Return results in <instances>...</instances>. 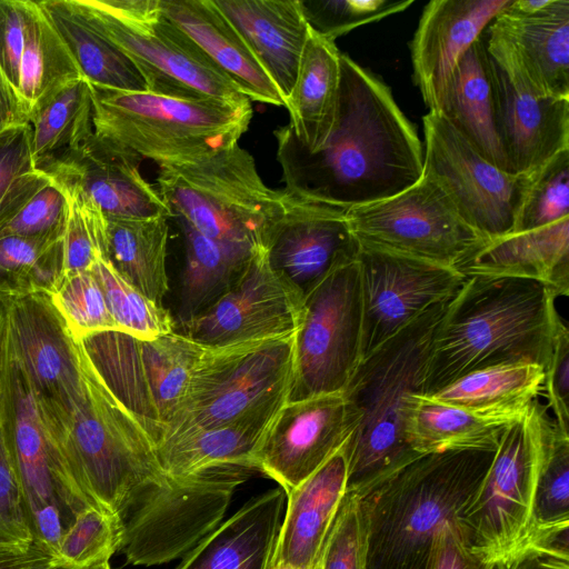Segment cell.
Segmentation results:
<instances>
[{
  "label": "cell",
  "mask_w": 569,
  "mask_h": 569,
  "mask_svg": "<svg viewBox=\"0 0 569 569\" xmlns=\"http://www.w3.org/2000/svg\"><path fill=\"white\" fill-rule=\"evenodd\" d=\"M69 217L67 193L50 179L0 231L7 236L63 238Z\"/></svg>",
  "instance_id": "51"
},
{
  "label": "cell",
  "mask_w": 569,
  "mask_h": 569,
  "mask_svg": "<svg viewBox=\"0 0 569 569\" xmlns=\"http://www.w3.org/2000/svg\"><path fill=\"white\" fill-rule=\"evenodd\" d=\"M69 217L63 234L64 276L90 271L108 260V219L91 202L68 194Z\"/></svg>",
  "instance_id": "49"
},
{
  "label": "cell",
  "mask_w": 569,
  "mask_h": 569,
  "mask_svg": "<svg viewBox=\"0 0 569 569\" xmlns=\"http://www.w3.org/2000/svg\"><path fill=\"white\" fill-rule=\"evenodd\" d=\"M78 341L108 389L140 420L158 447L202 346L176 331L141 339L106 330Z\"/></svg>",
  "instance_id": "12"
},
{
  "label": "cell",
  "mask_w": 569,
  "mask_h": 569,
  "mask_svg": "<svg viewBox=\"0 0 569 569\" xmlns=\"http://www.w3.org/2000/svg\"><path fill=\"white\" fill-rule=\"evenodd\" d=\"M470 545L460 521H446L432 538L423 569H493Z\"/></svg>",
  "instance_id": "52"
},
{
  "label": "cell",
  "mask_w": 569,
  "mask_h": 569,
  "mask_svg": "<svg viewBox=\"0 0 569 569\" xmlns=\"http://www.w3.org/2000/svg\"><path fill=\"white\" fill-rule=\"evenodd\" d=\"M448 302L431 306L360 359L342 390L348 492L361 498L422 456L407 442L406 407L411 395H422L431 338Z\"/></svg>",
  "instance_id": "3"
},
{
  "label": "cell",
  "mask_w": 569,
  "mask_h": 569,
  "mask_svg": "<svg viewBox=\"0 0 569 569\" xmlns=\"http://www.w3.org/2000/svg\"><path fill=\"white\" fill-rule=\"evenodd\" d=\"M511 0H432L410 42L413 80L429 111L440 112L452 72Z\"/></svg>",
  "instance_id": "25"
},
{
  "label": "cell",
  "mask_w": 569,
  "mask_h": 569,
  "mask_svg": "<svg viewBox=\"0 0 569 569\" xmlns=\"http://www.w3.org/2000/svg\"><path fill=\"white\" fill-rule=\"evenodd\" d=\"M340 59L335 42L309 30L293 87L284 102L290 114L288 124L309 152L322 148L332 131L339 100Z\"/></svg>",
  "instance_id": "34"
},
{
  "label": "cell",
  "mask_w": 569,
  "mask_h": 569,
  "mask_svg": "<svg viewBox=\"0 0 569 569\" xmlns=\"http://www.w3.org/2000/svg\"><path fill=\"white\" fill-rule=\"evenodd\" d=\"M457 271L465 277H513L537 280L558 297L569 293V218L542 228L487 240Z\"/></svg>",
  "instance_id": "31"
},
{
  "label": "cell",
  "mask_w": 569,
  "mask_h": 569,
  "mask_svg": "<svg viewBox=\"0 0 569 569\" xmlns=\"http://www.w3.org/2000/svg\"><path fill=\"white\" fill-rule=\"evenodd\" d=\"M256 469L214 465L167 476L146 490L123 519L120 551L134 566H156L184 557L222 521L237 488Z\"/></svg>",
  "instance_id": "8"
},
{
  "label": "cell",
  "mask_w": 569,
  "mask_h": 569,
  "mask_svg": "<svg viewBox=\"0 0 569 569\" xmlns=\"http://www.w3.org/2000/svg\"><path fill=\"white\" fill-rule=\"evenodd\" d=\"M549 419L547 409L536 400L506 429L461 516L470 545L495 567L528 546Z\"/></svg>",
  "instance_id": "10"
},
{
  "label": "cell",
  "mask_w": 569,
  "mask_h": 569,
  "mask_svg": "<svg viewBox=\"0 0 569 569\" xmlns=\"http://www.w3.org/2000/svg\"><path fill=\"white\" fill-rule=\"evenodd\" d=\"M0 69L31 114L63 84L82 78L40 1L0 0Z\"/></svg>",
  "instance_id": "24"
},
{
  "label": "cell",
  "mask_w": 569,
  "mask_h": 569,
  "mask_svg": "<svg viewBox=\"0 0 569 569\" xmlns=\"http://www.w3.org/2000/svg\"><path fill=\"white\" fill-rule=\"evenodd\" d=\"M63 276V238H0V296L50 295Z\"/></svg>",
  "instance_id": "42"
},
{
  "label": "cell",
  "mask_w": 569,
  "mask_h": 569,
  "mask_svg": "<svg viewBox=\"0 0 569 569\" xmlns=\"http://www.w3.org/2000/svg\"><path fill=\"white\" fill-rule=\"evenodd\" d=\"M30 141L29 123L0 132V201L19 177L34 170Z\"/></svg>",
  "instance_id": "54"
},
{
  "label": "cell",
  "mask_w": 569,
  "mask_h": 569,
  "mask_svg": "<svg viewBox=\"0 0 569 569\" xmlns=\"http://www.w3.org/2000/svg\"><path fill=\"white\" fill-rule=\"evenodd\" d=\"M422 123L423 173L486 240L512 232L530 176L487 161L440 112L429 111Z\"/></svg>",
  "instance_id": "16"
},
{
  "label": "cell",
  "mask_w": 569,
  "mask_h": 569,
  "mask_svg": "<svg viewBox=\"0 0 569 569\" xmlns=\"http://www.w3.org/2000/svg\"><path fill=\"white\" fill-rule=\"evenodd\" d=\"M512 2L487 27L490 58L517 90L569 99V0H547L536 11Z\"/></svg>",
  "instance_id": "19"
},
{
  "label": "cell",
  "mask_w": 569,
  "mask_h": 569,
  "mask_svg": "<svg viewBox=\"0 0 569 569\" xmlns=\"http://www.w3.org/2000/svg\"><path fill=\"white\" fill-rule=\"evenodd\" d=\"M50 569H54V568H50Z\"/></svg>",
  "instance_id": "62"
},
{
  "label": "cell",
  "mask_w": 569,
  "mask_h": 569,
  "mask_svg": "<svg viewBox=\"0 0 569 569\" xmlns=\"http://www.w3.org/2000/svg\"><path fill=\"white\" fill-rule=\"evenodd\" d=\"M176 221L184 247L177 317L184 326L232 287L258 249L209 239L187 222Z\"/></svg>",
  "instance_id": "36"
},
{
  "label": "cell",
  "mask_w": 569,
  "mask_h": 569,
  "mask_svg": "<svg viewBox=\"0 0 569 569\" xmlns=\"http://www.w3.org/2000/svg\"><path fill=\"white\" fill-rule=\"evenodd\" d=\"M160 9L250 101L284 107L278 88L212 0H160Z\"/></svg>",
  "instance_id": "30"
},
{
  "label": "cell",
  "mask_w": 569,
  "mask_h": 569,
  "mask_svg": "<svg viewBox=\"0 0 569 569\" xmlns=\"http://www.w3.org/2000/svg\"><path fill=\"white\" fill-rule=\"evenodd\" d=\"M90 569H112L109 562H103L100 565H97Z\"/></svg>",
  "instance_id": "60"
},
{
  "label": "cell",
  "mask_w": 569,
  "mask_h": 569,
  "mask_svg": "<svg viewBox=\"0 0 569 569\" xmlns=\"http://www.w3.org/2000/svg\"><path fill=\"white\" fill-rule=\"evenodd\" d=\"M493 67L500 141L513 173L530 176L569 150V99L519 91Z\"/></svg>",
  "instance_id": "26"
},
{
  "label": "cell",
  "mask_w": 569,
  "mask_h": 569,
  "mask_svg": "<svg viewBox=\"0 0 569 569\" xmlns=\"http://www.w3.org/2000/svg\"><path fill=\"white\" fill-rule=\"evenodd\" d=\"M33 536L6 417L0 422V545L28 548Z\"/></svg>",
  "instance_id": "50"
},
{
  "label": "cell",
  "mask_w": 569,
  "mask_h": 569,
  "mask_svg": "<svg viewBox=\"0 0 569 569\" xmlns=\"http://www.w3.org/2000/svg\"><path fill=\"white\" fill-rule=\"evenodd\" d=\"M40 3L82 78L90 84L120 91H147L134 62L89 22L74 0H43Z\"/></svg>",
  "instance_id": "37"
},
{
  "label": "cell",
  "mask_w": 569,
  "mask_h": 569,
  "mask_svg": "<svg viewBox=\"0 0 569 569\" xmlns=\"http://www.w3.org/2000/svg\"><path fill=\"white\" fill-rule=\"evenodd\" d=\"M7 425L33 543L53 559L74 516L98 506L48 429L27 377L10 355Z\"/></svg>",
  "instance_id": "11"
},
{
  "label": "cell",
  "mask_w": 569,
  "mask_h": 569,
  "mask_svg": "<svg viewBox=\"0 0 569 569\" xmlns=\"http://www.w3.org/2000/svg\"><path fill=\"white\" fill-rule=\"evenodd\" d=\"M90 271L100 283L110 315L120 331L141 339L174 331L169 311L130 284L109 260H98Z\"/></svg>",
  "instance_id": "44"
},
{
  "label": "cell",
  "mask_w": 569,
  "mask_h": 569,
  "mask_svg": "<svg viewBox=\"0 0 569 569\" xmlns=\"http://www.w3.org/2000/svg\"><path fill=\"white\" fill-rule=\"evenodd\" d=\"M74 2L89 22L134 62L147 91L182 99H248L161 9L146 18H124L100 0Z\"/></svg>",
  "instance_id": "15"
},
{
  "label": "cell",
  "mask_w": 569,
  "mask_h": 569,
  "mask_svg": "<svg viewBox=\"0 0 569 569\" xmlns=\"http://www.w3.org/2000/svg\"><path fill=\"white\" fill-rule=\"evenodd\" d=\"M358 261L336 267L303 297L289 401L342 392L360 360Z\"/></svg>",
  "instance_id": "14"
},
{
  "label": "cell",
  "mask_w": 569,
  "mask_h": 569,
  "mask_svg": "<svg viewBox=\"0 0 569 569\" xmlns=\"http://www.w3.org/2000/svg\"><path fill=\"white\" fill-rule=\"evenodd\" d=\"M123 531L121 517L98 507H88L76 515L66 528L52 567L90 569L109 562L121 549Z\"/></svg>",
  "instance_id": "43"
},
{
  "label": "cell",
  "mask_w": 569,
  "mask_h": 569,
  "mask_svg": "<svg viewBox=\"0 0 569 569\" xmlns=\"http://www.w3.org/2000/svg\"><path fill=\"white\" fill-rule=\"evenodd\" d=\"M86 383L84 399L69 416L42 418L92 501L124 519L166 473L143 425L108 389L87 356Z\"/></svg>",
  "instance_id": "6"
},
{
  "label": "cell",
  "mask_w": 569,
  "mask_h": 569,
  "mask_svg": "<svg viewBox=\"0 0 569 569\" xmlns=\"http://www.w3.org/2000/svg\"><path fill=\"white\" fill-rule=\"evenodd\" d=\"M9 372V349L7 330V308L4 298L0 296V422L6 417L7 390Z\"/></svg>",
  "instance_id": "59"
},
{
  "label": "cell",
  "mask_w": 569,
  "mask_h": 569,
  "mask_svg": "<svg viewBox=\"0 0 569 569\" xmlns=\"http://www.w3.org/2000/svg\"><path fill=\"white\" fill-rule=\"evenodd\" d=\"M141 159L93 133L79 150L41 172L66 193L91 202L108 220L170 217L157 188L142 177Z\"/></svg>",
  "instance_id": "23"
},
{
  "label": "cell",
  "mask_w": 569,
  "mask_h": 569,
  "mask_svg": "<svg viewBox=\"0 0 569 569\" xmlns=\"http://www.w3.org/2000/svg\"><path fill=\"white\" fill-rule=\"evenodd\" d=\"M440 113L487 161L513 173L498 133L495 67L482 37L458 61Z\"/></svg>",
  "instance_id": "32"
},
{
  "label": "cell",
  "mask_w": 569,
  "mask_h": 569,
  "mask_svg": "<svg viewBox=\"0 0 569 569\" xmlns=\"http://www.w3.org/2000/svg\"><path fill=\"white\" fill-rule=\"evenodd\" d=\"M413 0H300L310 29L335 42L349 31L408 9Z\"/></svg>",
  "instance_id": "47"
},
{
  "label": "cell",
  "mask_w": 569,
  "mask_h": 569,
  "mask_svg": "<svg viewBox=\"0 0 569 569\" xmlns=\"http://www.w3.org/2000/svg\"><path fill=\"white\" fill-rule=\"evenodd\" d=\"M529 547L569 548V432L553 419H549L545 432Z\"/></svg>",
  "instance_id": "41"
},
{
  "label": "cell",
  "mask_w": 569,
  "mask_h": 569,
  "mask_svg": "<svg viewBox=\"0 0 569 569\" xmlns=\"http://www.w3.org/2000/svg\"><path fill=\"white\" fill-rule=\"evenodd\" d=\"M336 120L327 142L307 151L289 124L274 130L284 189L341 208L400 193L423 174V149L390 88L341 53Z\"/></svg>",
  "instance_id": "1"
},
{
  "label": "cell",
  "mask_w": 569,
  "mask_h": 569,
  "mask_svg": "<svg viewBox=\"0 0 569 569\" xmlns=\"http://www.w3.org/2000/svg\"><path fill=\"white\" fill-rule=\"evenodd\" d=\"M347 209L281 190V210L266 244L274 271L303 297L336 267L356 260L360 244Z\"/></svg>",
  "instance_id": "21"
},
{
  "label": "cell",
  "mask_w": 569,
  "mask_h": 569,
  "mask_svg": "<svg viewBox=\"0 0 569 569\" xmlns=\"http://www.w3.org/2000/svg\"><path fill=\"white\" fill-rule=\"evenodd\" d=\"M10 357L47 420L69 416L86 397V355L44 292L3 297Z\"/></svg>",
  "instance_id": "17"
},
{
  "label": "cell",
  "mask_w": 569,
  "mask_h": 569,
  "mask_svg": "<svg viewBox=\"0 0 569 569\" xmlns=\"http://www.w3.org/2000/svg\"><path fill=\"white\" fill-rule=\"evenodd\" d=\"M50 296L76 340L99 331L119 330L91 271L63 276Z\"/></svg>",
  "instance_id": "46"
},
{
  "label": "cell",
  "mask_w": 569,
  "mask_h": 569,
  "mask_svg": "<svg viewBox=\"0 0 569 569\" xmlns=\"http://www.w3.org/2000/svg\"><path fill=\"white\" fill-rule=\"evenodd\" d=\"M157 190L169 218L209 239L252 249L266 248L281 210V190L263 182L239 144L198 163L159 167Z\"/></svg>",
  "instance_id": "7"
},
{
  "label": "cell",
  "mask_w": 569,
  "mask_h": 569,
  "mask_svg": "<svg viewBox=\"0 0 569 569\" xmlns=\"http://www.w3.org/2000/svg\"><path fill=\"white\" fill-rule=\"evenodd\" d=\"M566 218H569V150L530 174L512 232L542 228Z\"/></svg>",
  "instance_id": "45"
},
{
  "label": "cell",
  "mask_w": 569,
  "mask_h": 569,
  "mask_svg": "<svg viewBox=\"0 0 569 569\" xmlns=\"http://www.w3.org/2000/svg\"><path fill=\"white\" fill-rule=\"evenodd\" d=\"M296 333L223 347H203L163 442L231 421L288 393Z\"/></svg>",
  "instance_id": "9"
},
{
  "label": "cell",
  "mask_w": 569,
  "mask_h": 569,
  "mask_svg": "<svg viewBox=\"0 0 569 569\" xmlns=\"http://www.w3.org/2000/svg\"><path fill=\"white\" fill-rule=\"evenodd\" d=\"M496 567L498 569H569V548L529 547Z\"/></svg>",
  "instance_id": "56"
},
{
  "label": "cell",
  "mask_w": 569,
  "mask_h": 569,
  "mask_svg": "<svg viewBox=\"0 0 569 569\" xmlns=\"http://www.w3.org/2000/svg\"><path fill=\"white\" fill-rule=\"evenodd\" d=\"M286 499L281 487L251 498L174 569H270Z\"/></svg>",
  "instance_id": "29"
},
{
  "label": "cell",
  "mask_w": 569,
  "mask_h": 569,
  "mask_svg": "<svg viewBox=\"0 0 569 569\" xmlns=\"http://www.w3.org/2000/svg\"><path fill=\"white\" fill-rule=\"evenodd\" d=\"M349 436L342 392L287 400L254 455V466L288 492L326 463Z\"/></svg>",
  "instance_id": "22"
},
{
  "label": "cell",
  "mask_w": 569,
  "mask_h": 569,
  "mask_svg": "<svg viewBox=\"0 0 569 569\" xmlns=\"http://www.w3.org/2000/svg\"><path fill=\"white\" fill-rule=\"evenodd\" d=\"M543 367L507 363L467 373L427 397L476 412L523 415L543 391Z\"/></svg>",
  "instance_id": "38"
},
{
  "label": "cell",
  "mask_w": 569,
  "mask_h": 569,
  "mask_svg": "<svg viewBox=\"0 0 569 569\" xmlns=\"http://www.w3.org/2000/svg\"><path fill=\"white\" fill-rule=\"evenodd\" d=\"M26 123H29L27 110L0 69V132Z\"/></svg>",
  "instance_id": "58"
},
{
  "label": "cell",
  "mask_w": 569,
  "mask_h": 569,
  "mask_svg": "<svg viewBox=\"0 0 569 569\" xmlns=\"http://www.w3.org/2000/svg\"><path fill=\"white\" fill-rule=\"evenodd\" d=\"M93 101L84 78L54 91L30 117L33 169L43 171L79 150L93 134Z\"/></svg>",
  "instance_id": "39"
},
{
  "label": "cell",
  "mask_w": 569,
  "mask_h": 569,
  "mask_svg": "<svg viewBox=\"0 0 569 569\" xmlns=\"http://www.w3.org/2000/svg\"><path fill=\"white\" fill-rule=\"evenodd\" d=\"M52 557L32 543L28 548L0 545V569H50Z\"/></svg>",
  "instance_id": "57"
},
{
  "label": "cell",
  "mask_w": 569,
  "mask_h": 569,
  "mask_svg": "<svg viewBox=\"0 0 569 569\" xmlns=\"http://www.w3.org/2000/svg\"><path fill=\"white\" fill-rule=\"evenodd\" d=\"M543 390L557 426L569 432V331L560 323L545 368Z\"/></svg>",
  "instance_id": "53"
},
{
  "label": "cell",
  "mask_w": 569,
  "mask_h": 569,
  "mask_svg": "<svg viewBox=\"0 0 569 569\" xmlns=\"http://www.w3.org/2000/svg\"><path fill=\"white\" fill-rule=\"evenodd\" d=\"M557 298L537 280L466 277L433 330L422 395L488 367L527 362L546 368L562 322Z\"/></svg>",
  "instance_id": "2"
},
{
  "label": "cell",
  "mask_w": 569,
  "mask_h": 569,
  "mask_svg": "<svg viewBox=\"0 0 569 569\" xmlns=\"http://www.w3.org/2000/svg\"><path fill=\"white\" fill-rule=\"evenodd\" d=\"M270 569H292V568L279 566V565H272Z\"/></svg>",
  "instance_id": "61"
},
{
  "label": "cell",
  "mask_w": 569,
  "mask_h": 569,
  "mask_svg": "<svg viewBox=\"0 0 569 569\" xmlns=\"http://www.w3.org/2000/svg\"><path fill=\"white\" fill-rule=\"evenodd\" d=\"M346 492L347 459L342 446L311 476L286 492L272 565L313 569Z\"/></svg>",
  "instance_id": "27"
},
{
  "label": "cell",
  "mask_w": 569,
  "mask_h": 569,
  "mask_svg": "<svg viewBox=\"0 0 569 569\" xmlns=\"http://www.w3.org/2000/svg\"><path fill=\"white\" fill-rule=\"evenodd\" d=\"M302 308L303 296L260 248L232 287L182 327L200 346L223 347L296 333Z\"/></svg>",
  "instance_id": "20"
},
{
  "label": "cell",
  "mask_w": 569,
  "mask_h": 569,
  "mask_svg": "<svg viewBox=\"0 0 569 569\" xmlns=\"http://www.w3.org/2000/svg\"><path fill=\"white\" fill-rule=\"evenodd\" d=\"M523 415L476 412L415 393L407 400L405 435L418 455L448 450L496 451L506 429Z\"/></svg>",
  "instance_id": "35"
},
{
  "label": "cell",
  "mask_w": 569,
  "mask_h": 569,
  "mask_svg": "<svg viewBox=\"0 0 569 569\" xmlns=\"http://www.w3.org/2000/svg\"><path fill=\"white\" fill-rule=\"evenodd\" d=\"M93 133L161 166L193 164L233 148L251 101L182 99L90 84Z\"/></svg>",
  "instance_id": "5"
},
{
  "label": "cell",
  "mask_w": 569,
  "mask_h": 569,
  "mask_svg": "<svg viewBox=\"0 0 569 569\" xmlns=\"http://www.w3.org/2000/svg\"><path fill=\"white\" fill-rule=\"evenodd\" d=\"M495 451L426 453L361 497L368 569H423L437 530L461 516Z\"/></svg>",
  "instance_id": "4"
},
{
  "label": "cell",
  "mask_w": 569,
  "mask_h": 569,
  "mask_svg": "<svg viewBox=\"0 0 569 569\" xmlns=\"http://www.w3.org/2000/svg\"><path fill=\"white\" fill-rule=\"evenodd\" d=\"M169 217L108 220V260L130 284L159 306L169 289Z\"/></svg>",
  "instance_id": "40"
},
{
  "label": "cell",
  "mask_w": 569,
  "mask_h": 569,
  "mask_svg": "<svg viewBox=\"0 0 569 569\" xmlns=\"http://www.w3.org/2000/svg\"><path fill=\"white\" fill-rule=\"evenodd\" d=\"M313 569H368V530L359 496H343Z\"/></svg>",
  "instance_id": "48"
},
{
  "label": "cell",
  "mask_w": 569,
  "mask_h": 569,
  "mask_svg": "<svg viewBox=\"0 0 569 569\" xmlns=\"http://www.w3.org/2000/svg\"><path fill=\"white\" fill-rule=\"evenodd\" d=\"M241 34L286 102L310 27L300 0H212Z\"/></svg>",
  "instance_id": "28"
},
{
  "label": "cell",
  "mask_w": 569,
  "mask_h": 569,
  "mask_svg": "<svg viewBox=\"0 0 569 569\" xmlns=\"http://www.w3.org/2000/svg\"><path fill=\"white\" fill-rule=\"evenodd\" d=\"M50 178L33 170L19 177L0 201V231L19 213L28 201L48 182Z\"/></svg>",
  "instance_id": "55"
},
{
  "label": "cell",
  "mask_w": 569,
  "mask_h": 569,
  "mask_svg": "<svg viewBox=\"0 0 569 569\" xmlns=\"http://www.w3.org/2000/svg\"><path fill=\"white\" fill-rule=\"evenodd\" d=\"M346 216L361 247L456 270L487 241L426 173L396 196L348 208Z\"/></svg>",
  "instance_id": "13"
},
{
  "label": "cell",
  "mask_w": 569,
  "mask_h": 569,
  "mask_svg": "<svg viewBox=\"0 0 569 569\" xmlns=\"http://www.w3.org/2000/svg\"><path fill=\"white\" fill-rule=\"evenodd\" d=\"M287 399L288 393L280 395L231 421L161 443L157 457L162 471L181 476L222 463L257 470L254 455Z\"/></svg>",
  "instance_id": "33"
},
{
  "label": "cell",
  "mask_w": 569,
  "mask_h": 569,
  "mask_svg": "<svg viewBox=\"0 0 569 569\" xmlns=\"http://www.w3.org/2000/svg\"><path fill=\"white\" fill-rule=\"evenodd\" d=\"M360 359L433 305L449 301L466 277L453 268L361 247Z\"/></svg>",
  "instance_id": "18"
}]
</instances>
